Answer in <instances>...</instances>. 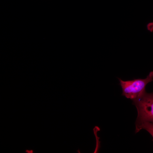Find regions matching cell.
Wrapping results in <instances>:
<instances>
[{"mask_svg":"<svg viewBox=\"0 0 153 153\" xmlns=\"http://www.w3.org/2000/svg\"><path fill=\"white\" fill-rule=\"evenodd\" d=\"M100 130L99 128L97 126H95L93 129V131L94 135L95 137L96 140V145L94 153H98L99 149L100 147V142L99 141V139L100 138L98 137L97 135V133Z\"/></svg>","mask_w":153,"mask_h":153,"instance_id":"obj_4","label":"cell"},{"mask_svg":"<svg viewBox=\"0 0 153 153\" xmlns=\"http://www.w3.org/2000/svg\"><path fill=\"white\" fill-rule=\"evenodd\" d=\"M135 132H139L143 129L147 131L152 136L153 138V123L146 122L141 123L135 126Z\"/></svg>","mask_w":153,"mask_h":153,"instance_id":"obj_3","label":"cell"},{"mask_svg":"<svg viewBox=\"0 0 153 153\" xmlns=\"http://www.w3.org/2000/svg\"><path fill=\"white\" fill-rule=\"evenodd\" d=\"M33 152V151L32 150H27L26 151V152L28 153H32Z\"/></svg>","mask_w":153,"mask_h":153,"instance_id":"obj_6","label":"cell"},{"mask_svg":"<svg viewBox=\"0 0 153 153\" xmlns=\"http://www.w3.org/2000/svg\"><path fill=\"white\" fill-rule=\"evenodd\" d=\"M133 101L137 111L135 126L146 122L153 123V93L146 92Z\"/></svg>","mask_w":153,"mask_h":153,"instance_id":"obj_2","label":"cell"},{"mask_svg":"<svg viewBox=\"0 0 153 153\" xmlns=\"http://www.w3.org/2000/svg\"><path fill=\"white\" fill-rule=\"evenodd\" d=\"M122 90V95L132 100L139 98L145 92V87L153 80V71L150 72L146 78L124 81L118 78Z\"/></svg>","mask_w":153,"mask_h":153,"instance_id":"obj_1","label":"cell"},{"mask_svg":"<svg viewBox=\"0 0 153 153\" xmlns=\"http://www.w3.org/2000/svg\"><path fill=\"white\" fill-rule=\"evenodd\" d=\"M146 28L150 32H152L153 31V22L149 23L146 25Z\"/></svg>","mask_w":153,"mask_h":153,"instance_id":"obj_5","label":"cell"}]
</instances>
